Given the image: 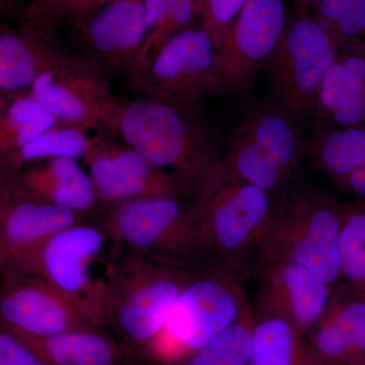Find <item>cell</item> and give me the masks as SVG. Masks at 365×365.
<instances>
[{"label":"cell","mask_w":365,"mask_h":365,"mask_svg":"<svg viewBox=\"0 0 365 365\" xmlns=\"http://www.w3.org/2000/svg\"><path fill=\"white\" fill-rule=\"evenodd\" d=\"M185 110L155 101L122 103L113 130L158 169L175 175L197 201L220 165L212 137Z\"/></svg>","instance_id":"1"},{"label":"cell","mask_w":365,"mask_h":365,"mask_svg":"<svg viewBox=\"0 0 365 365\" xmlns=\"http://www.w3.org/2000/svg\"><path fill=\"white\" fill-rule=\"evenodd\" d=\"M198 269L119 249L108 281L104 328L134 361L162 332L175 302Z\"/></svg>","instance_id":"2"},{"label":"cell","mask_w":365,"mask_h":365,"mask_svg":"<svg viewBox=\"0 0 365 365\" xmlns=\"http://www.w3.org/2000/svg\"><path fill=\"white\" fill-rule=\"evenodd\" d=\"M250 307L241 278L213 265L199 268L175 302L162 332L136 364L181 365L235 325Z\"/></svg>","instance_id":"3"},{"label":"cell","mask_w":365,"mask_h":365,"mask_svg":"<svg viewBox=\"0 0 365 365\" xmlns=\"http://www.w3.org/2000/svg\"><path fill=\"white\" fill-rule=\"evenodd\" d=\"M118 251L102 223L88 220L57 232L20 267L1 278H39L105 330V304L111 269L108 273H98V268L109 267Z\"/></svg>","instance_id":"4"},{"label":"cell","mask_w":365,"mask_h":365,"mask_svg":"<svg viewBox=\"0 0 365 365\" xmlns=\"http://www.w3.org/2000/svg\"><path fill=\"white\" fill-rule=\"evenodd\" d=\"M256 262H294L328 284L341 281L340 230L343 204L335 194L306 189L280 197Z\"/></svg>","instance_id":"5"},{"label":"cell","mask_w":365,"mask_h":365,"mask_svg":"<svg viewBox=\"0 0 365 365\" xmlns=\"http://www.w3.org/2000/svg\"><path fill=\"white\" fill-rule=\"evenodd\" d=\"M195 202L209 265L242 279L252 260L256 262L275 212V198L247 182L215 173Z\"/></svg>","instance_id":"6"},{"label":"cell","mask_w":365,"mask_h":365,"mask_svg":"<svg viewBox=\"0 0 365 365\" xmlns=\"http://www.w3.org/2000/svg\"><path fill=\"white\" fill-rule=\"evenodd\" d=\"M101 223L124 251L184 267L209 265L196 202L174 197L130 199L109 206Z\"/></svg>","instance_id":"7"},{"label":"cell","mask_w":365,"mask_h":365,"mask_svg":"<svg viewBox=\"0 0 365 365\" xmlns=\"http://www.w3.org/2000/svg\"><path fill=\"white\" fill-rule=\"evenodd\" d=\"M338 53L337 45L313 14L292 16L264 68L272 107L300 126L309 122L319 86Z\"/></svg>","instance_id":"8"},{"label":"cell","mask_w":365,"mask_h":365,"mask_svg":"<svg viewBox=\"0 0 365 365\" xmlns=\"http://www.w3.org/2000/svg\"><path fill=\"white\" fill-rule=\"evenodd\" d=\"M217 56L211 36L192 26L163 46L137 86L148 100L197 110L204 98L220 95Z\"/></svg>","instance_id":"9"},{"label":"cell","mask_w":365,"mask_h":365,"mask_svg":"<svg viewBox=\"0 0 365 365\" xmlns=\"http://www.w3.org/2000/svg\"><path fill=\"white\" fill-rule=\"evenodd\" d=\"M289 16L285 0H249L218 49L220 95H244L272 56Z\"/></svg>","instance_id":"10"},{"label":"cell","mask_w":365,"mask_h":365,"mask_svg":"<svg viewBox=\"0 0 365 365\" xmlns=\"http://www.w3.org/2000/svg\"><path fill=\"white\" fill-rule=\"evenodd\" d=\"M59 124L113 130L122 101L113 93L98 64L68 57L34 81L28 91Z\"/></svg>","instance_id":"11"},{"label":"cell","mask_w":365,"mask_h":365,"mask_svg":"<svg viewBox=\"0 0 365 365\" xmlns=\"http://www.w3.org/2000/svg\"><path fill=\"white\" fill-rule=\"evenodd\" d=\"M81 215L35 198L13 170H0V272H13L57 232L88 222Z\"/></svg>","instance_id":"12"},{"label":"cell","mask_w":365,"mask_h":365,"mask_svg":"<svg viewBox=\"0 0 365 365\" xmlns=\"http://www.w3.org/2000/svg\"><path fill=\"white\" fill-rule=\"evenodd\" d=\"M85 163L100 203L115 204L144 197H190L175 175L158 169L131 146L95 136Z\"/></svg>","instance_id":"13"},{"label":"cell","mask_w":365,"mask_h":365,"mask_svg":"<svg viewBox=\"0 0 365 365\" xmlns=\"http://www.w3.org/2000/svg\"><path fill=\"white\" fill-rule=\"evenodd\" d=\"M255 311L289 321L307 338L325 316L335 287L294 262L259 261Z\"/></svg>","instance_id":"14"},{"label":"cell","mask_w":365,"mask_h":365,"mask_svg":"<svg viewBox=\"0 0 365 365\" xmlns=\"http://www.w3.org/2000/svg\"><path fill=\"white\" fill-rule=\"evenodd\" d=\"M1 279V326L39 337L71 331L102 329L39 278L14 276Z\"/></svg>","instance_id":"15"},{"label":"cell","mask_w":365,"mask_h":365,"mask_svg":"<svg viewBox=\"0 0 365 365\" xmlns=\"http://www.w3.org/2000/svg\"><path fill=\"white\" fill-rule=\"evenodd\" d=\"M81 30L101 66L128 74L148 36L143 0H111Z\"/></svg>","instance_id":"16"},{"label":"cell","mask_w":365,"mask_h":365,"mask_svg":"<svg viewBox=\"0 0 365 365\" xmlns=\"http://www.w3.org/2000/svg\"><path fill=\"white\" fill-rule=\"evenodd\" d=\"M307 341L318 365L365 364V295L338 283L328 311Z\"/></svg>","instance_id":"17"},{"label":"cell","mask_w":365,"mask_h":365,"mask_svg":"<svg viewBox=\"0 0 365 365\" xmlns=\"http://www.w3.org/2000/svg\"><path fill=\"white\" fill-rule=\"evenodd\" d=\"M309 122L313 126L365 127V41L338 53L319 86Z\"/></svg>","instance_id":"18"},{"label":"cell","mask_w":365,"mask_h":365,"mask_svg":"<svg viewBox=\"0 0 365 365\" xmlns=\"http://www.w3.org/2000/svg\"><path fill=\"white\" fill-rule=\"evenodd\" d=\"M13 172L30 195L53 205L91 216L100 203L90 174L76 158H51Z\"/></svg>","instance_id":"19"},{"label":"cell","mask_w":365,"mask_h":365,"mask_svg":"<svg viewBox=\"0 0 365 365\" xmlns=\"http://www.w3.org/2000/svg\"><path fill=\"white\" fill-rule=\"evenodd\" d=\"M11 331L48 365H134L130 352L104 329L71 331L44 337Z\"/></svg>","instance_id":"20"},{"label":"cell","mask_w":365,"mask_h":365,"mask_svg":"<svg viewBox=\"0 0 365 365\" xmlns=\"http://www.w3.org/2000/svg\"><path fill=\"white\" fill-rule=\"evenodd\" d=\"M68 57L53 47L33 26L19 32L2 30L0 35V90L16 93L30 90L43 72Z\"/></svg>","instance_id":"21"},{"label":"cell","mask_w":365,"mask_h":365,"mask_svg":"<svg viewBox=\"0 0 365 365\" xmlns=\"http://www.w3.org/2000/svg\"><path fill=\"white\" fill-rule=\"evenodd\" d=\"M304 158L336 186L365 165V127L314 126Z\"/></svg>","instance_id":"22"},{"label":"cell","mask_w":365,"mask_h":365,"mask_svg":"<svg viewBox=\"0 0 365 365\" xmlns=\"http://www.w3.org/2000/svg\"><path fill=\"white\" fill-rule=\"evenodd\" d=\"M239 130L254 141L273 162L297 176L304 158L300 125L276 108H257L242 120Z\"/></svg>","instance_id":"23"},{"label":"cell","mask_w":365,"mask_h":365,"mask_svg":"<svg viewBox=\"0 0 365 365\" xmlns=\"http://www.w3.org/2000/svg\"><path fill=\"white\" fill-rule=\"evenodd\" d=\"M215 173L268 192L274 198L285 195L294 179L237 128Z\"/></svg>","instance_id":"24"},{"label":"cell","mask_w":365,"mask_h":365,"mask_svg":"<svg viewBox=\"0 0 365 365\" xmlns=\"http://www.w3.org/2000/svg\"><path fill=\"white\" fill-rule=\"evenodd\" d=\"M250 365L318 364L307 338L289 321L254 309Z\"/></svg>","instance_id":"25"},{"label":"cell","mask_w":365,"mask_h":365,"mask_svg":"<svg viewBox=\"0 0 365 365\" xmlns=\"http://www.w3.org/2000/svg\"><path fill=\"white\" fill-rule=\"evenodd\" d=\"M57 124L56 118L29 93L4 102L0 114V160Z\"/></svg>","instance_id":"26"},{"label":"cell","mask_w":365,"mask_h":365,"mask_svg":"<svg viewBox=\"0 0 365 365\" xmlns=\"http://www.w3.org/2000/svg\"><path fill=\"white\" fill-rule=\"evenodd\" d=\"M95 137H90L85 129L57 124L36 137L20 150L1 158V169L18 170L33 163L56 158H85Z\"/></svg>","instance_id":"27"},{"label":"cell","mask_w":365,"mask_h":365,"mask_svg":"<svg viewBox=\"0 0 365 365\" xmlns=\"http://www.w3.org/2000/svg\"><path fill=\"white\" fill-rule=\"evenodd\" d=\"M340 270V282L365 295V202L343 204Z\"/></svg>","instance_id":"28"},{"label":"cell","mask_w":365,"mask_h":365,"mask_svg":"<svg viewBox=\"0 0 365 365\" xmlns=\"http://www.w3.org/2000/svg\"><path fill=\"white\" fill-rule=\"evenodd\" d=\"M200 21V0H167L162 23L146 38L127 76L138 86L148 67L163 45L178 33L194 26Z\"/></svg>","instance_id":"29"},{"label":"cell","mask_w":365,"mask_h":365,"mask_svg":"<svg viewBox=\"0 0 365 365\" xmlns=\"http://www.w3.org/2000/svg\"><path fill=\"white\" fill-rule=\"evenodd\" d=\"M254 309L181 365H250Z\"/></svg>","instance_id":"30"},{"label":"cell","mask_w":365,"mask_h":365,"mask_svg":"<svg viewBox=\"0 0 365 365\" xmlns=\"http://www.w3.org/2000/svg\"><path fill=\"white\" fill-rule=\"evenodd\" d=\"M312 14L339 51L346 46L365 41V0H321Z\"/></svg>","instance_id":"31"},{"label":"cell","mask_w":365,"mask_h":365,"mask_svg":"<svg viewBox=\"0 0 365 365\" xmlns=\"http://www.w3.org/2000/svg\"><path fill=\"white\" fill-rule=\"evenodd\" d=\"M248 2L249 0H200L199 26L215 41L217 52L227 29Z\"/></svg>","instance_id":"32"},{"label":"cell","mask_w":365,"mask_h":365,"mask_svg":"<svg viewBox=\"0 0 365 365\" xmlns=\"http://www.w3.org/2000/svg\"><path fill=\"white\" fill-rule=\"evenodd\" d=\"M0 365H48L13 331L0 325Z\"/></svg>","instance_id":"33"},{"label":"cell","mask_w":365,"mask_h":365,"mask_svg":"<svg viewBox=\"0 0 365 365\" xmlns=\"http://www.w3.org/2000/svg\"><path fill=\"white\" fill-rule=\"evenodd\" d=\"M63 0H32L28 7V16L38 32L45 35V29L51 28L63 18Z\"/></svg>","instance_id":"34"},{"label":"cell","mask_w":365,"mask_h":365,"mask_svg":"<svg viewBox=\"0 0 365 365\" xmlns=\"http://www.w3.org/2000/svg\"><path fill=\"white\" fill-rule=\"evenodd\" d=\"M110 1L111 0H69L64 9L63 18L71 19L81 29L96 11Z\"/></svg>","instance_id":"35"},{"label":"cell","mask_w":365,"mask_h":365,"mask_svg":"<svg viewBox=\"0 0 365 365\" xmlns=\"http://www.w3.org/2000/svg\"><path fill=\"white\" fill-rule=\"evenodd\" d=\"M335 187L343 193L351 196L353 200L365 202V165L353 172Z\"/></svg>","instance_id":"36"},{"label":"cell","mask_w":365,"mask_h":365,"mask_svg":"<svg viewBox=\"0 0 365 365\" xmlns=\"http://www.w3.org/2000/svg\"><path fill=\"white\" fill-rule=\"evenodd\" d=\"M321 0H294L295 14H312Z\"/></svg>","instance_id":"37"},{"label":"cell","mask_w":365,"mask_h":365,"mask_svg":"<svg viewBox=\"0 0 365 365\" xmlns=\"http://www.w3.org/2000/svg\"><path fill=\"white\" fill-rule=\"evenodd\" d=\"M69 0H63V6H64V9H66V4H67V2H68ZM64 9H63V13H64Z\"/></svg>","instance_id":"38"},{"label":"cell","mask_w":365,"mask_h":365,"mask_svg":"<svg viewBox=\"0 0 365 365\" xmlns=\"http://www.w3.org/2000/svg\"><path fill=\"white\" fill-rule=\"evenodd\" d=\"M6 1L13 2V1H16V0H6Z\"/></svg>","instance_id":"39"},{"label":"cell","mask_w":365,"mask_h":365,"mask_svg":"<svg viewBox=\"0 0 365 365\" xmlns=\"http://www.w3.org/2000/svg\"><path fill=\"white\" fill-rule=\"evenodd\" d=\"M360 365H365V364H360Z\"/></svg>","instance_id":"40"}]
</instances>
